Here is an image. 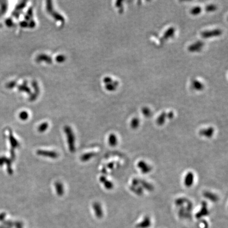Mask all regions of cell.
<instances>
[{
  "instance_id": "1",
  "label": "cell",
  "mask_w": 228,
  "mask_h": 228,
  "mask_svg": "<svg viewBox=\"0 0 228 228\" xmlns=\"http://www.w3.org/2000/svg\"><path fill=\"white\" fill-rule=\"evenodd\" d=\"M65 132L67 136L69 150L73 153L75 151V137L74 134L69 126L65 127Z\"/></svg>"
},
{
  "instance_id": "2",
  "label": "cell",
  "mask_w": 228,
  "mask_h": 228,
  "mask_svg": "<svg viewBox=\"0 0 228 228\" xmlns=\"http://www.w3.org/2000/svg\"><path fill=\"white\" fill-rule=\"evenodd\" d=\"M221 30L219 29H213L212 30H207L201 32L200 33L201 37L205 38H212V37H219L220 35H222Z\"/></svg>"
},
{
  "instance_id": "3",
  "label": "cell",
  "mask_w": 228,
  "mask_h": 228,
  "mask_svg": "<svg viewBox=\"0 0 228 228\" xmlns=\"http://www.w3.org/2000/svg\"><path fill=\"white\" fill-rule=\"evenodd\" d=\"M205 43L202 41H196V42L192 43V45H189L187 49L189 52H191L200 51L203 47Z\"/></svg>"
},
{
  "instance_id": "4",
  "label": "cell",
  "mask_w": 228,
  "mask_h": 228,
  "mask_svg": "<svg viewBox=\"0 0 228 228\" xmlns=\"http://www.w3.org/2000/svg\"><path fill=\"white\" fill-rule=\"evenodd\" d=\"M137 166L143 174H148L152 170L151 166L149 165V164L147 163L146 162H139L137 164Z\"/></svg>"
},
{
  "instance_id": "5",
  "label": "cell",
  "mask_w": 228,
  "mask_h": 228,
  "mask_svg": "<svg viewBox=\"0 0 228 228\" xmlns=\"http://www.w3.org/2000/svg\"><path fill=\"white\" fill-rule=\"evenodd\" d=\"M37 153L38 155L45 156V157H50L51 159H56L59 156L58 154L54 151L39 150V151H37Z\"/></svg>"
},
{
  "instance_id": "6",
  "label": "cell",
  "mask_w": 228,
  "mask_h": 228,
  "mask_svg": "<svg viewBox=\"0 0 228 228\" xmlns=\"http://www.w3.org/2000/svg\"><path fill=\"white\" fill-rule=\"evenodd\" d=\"M194 175L192 172H188L184 178V184L185 186L189 187L193 184Z\"/></svg>"
},
{
  "instance_id": "7",
  "label": "cell",
  "mask_w": 228,
  "mask_h": 228,
  "mask_svg": "<svg viewBox=\"0 0 228 228\" xmlns=\"http://www.w3.org/2000/svg\"><path fill=\"white\" fill-rule=\"evenodd\" d=\"M93 208L95 211V215L96 217L99 219L103 217V210L100 204L98 202H95L93 204Z\"/></svg>"
},
{
  "instance_id": "8",
  "label": "cell",
  "mask_w": 228,
  "mask_h": 228,
  "mask_svg": "<svg viewBox=\"0 0 228 228\" xmlns=\"http://www.w3.org/2000/svg\"><path fill=\"white\" fill-rule=\"evenodd\" d=\"M214 133V130L212 127H209L208 128H205L201 130L200 135L207 138H210L213 136Z\"/></svg>"
},
{
  "instance_id": "9",
  "label": "cell",
  "mask_w": 228,
  "mask_h": 228,
  "mask_svg": "<svg viewBox=\"0 0 228 228\" xmlns=\"http://www.w3.org/2000/svg\"><path fill=\"white\" fill-rule=\"evenodd\" d=\"M151 225V222L149 217H146L142 222L137 224L136 227L138 228H148Z\"/></svg>"
},
{
  "instance_id": "10",
  "label": "cell",
  "mask_w": 228,
  "mask_h": 228,
  "mask_svg": "<svg viewBox=\"0 0 228 228\" xmlns=\"http://www.w3.org/2000/svg\"><path fill=\"white\" fill-rule=\"evenodd\" d=\"M108 144L111 146H115L118 143L117 137L116 135L114 134H110L108 138Z\"/></svg>"
},
{
  "instance_id": "11",
  "label": "cell",
  "mask_w": 228,
  "mask_h": 228,
  "mask_svg": "<svg viewBox=\"0 0 228 228\" xmlns=\"http://www.w3.org/2000/svg\"><path fill=\"white\" fill-rule=\"evenodd\" d=\"M192 86L196 91H202L204 88L203 84L198 80L194 79L192 82Z\"/></svg>"
},
{
  "instance_id": "12",
  "label": "cell",
  "mask_w": 228,
  "mask_h": 228,
  "mask_svg": "<svg viewBox=\"0 0 228 228\" xmlns=\"http://www.w3.org/2000/svg\"><path fill=\"white\" fill-rule=\"evenodd\" d=\"M175 30L174 28L173 27H171V28L168 29L166 31L164 34L163 38L165 40H167L168 39H170L174 35Z\"/></svg>"
},
{
  "instance_id": "13",
  "label": "cell",
  "mask_w": 228,
  "mask_h": 228,
  "mask_svg": "<svg viewBox=\"0 0 228 228\" xmlns=\"http://www.w3.org/2000/svg\"><path fill=\"white\" fill-rule=\"evenodd\" d=\"M56 192L59 196H62L63 194L64 193V186H63V184L60 182H57L55 184Z\"/></svg>"
},
{
  "instance_id": "14",
  "label": "cell",
  "mask_w": 228,
  "mask_h": 228,
  "mask_svg": "<svg viewBox=\"0 0 228 228\" xmlns=\"http://www.w3.org/2000/svg\"><path fill=\"white\" fill-rule=\"evenodd\" d=\"M166 117H167V113L165 112L162 113L157 118V124L159 125H163L165 121Z\"/></svg>"
},
{
  "instance_id": "15",
  "label": "cell",
  "mask_w": 228,
  "mask_h": 228,
  "mask_svg": "<svg viewBox=\"0 0 228 228\" xmlns=\"http://www.w3.org/2000/svg\"><path fill=\"white\" fill-rule=\"evenodd\" d=\"M208 209H207L206 207H203L201 209L200 211L196 214V217L197 218H200V217H202L206 216V215H208Z\"/></svg>"
},
{
  "instance_id": "16",
  "label": "cell",
  "mask_w": 228,
  "mask_h": 228,
  "mask_svg": "<svg viewBox=\"0 0 228 228\" xmlns=\"http://www.w3.org/2000/svg\"><path fill=\"white\" fill-rule=\"evenodd\" d=\"M140 121L138 118H134L131 122V126L133 129H136L140 125Z\"/></svg>"
},
{
  "instance_id": "17",
  "label": "cell",
  "mask_w": 228,
  "mask_h": 228,
  "mask_svg": "<svg viewBox=\"0 0 228 228\" xmlns=\"http://www.w3.org/2000/svg\"><path fill=\"white\" fill-rule=\"evenodd\" d=\"M202 11V8L200 6H196L193 7L190 11V13H191L192 15H196L199 14Z\"/></svg>"
},
{
  "instance_id": "18",
  "label": "cell",
  "mask_w": 228,
  "mask_h": 228,
  "mask_svg": "<svg viewBox=\"0 0 228 228\" xmlns=\"http://www.w3.org/2000/svg\"><path fill=\"white\" fill-rule=\"evenodd\" d=\"M95 155V154L93 153H89L85 154L82 156L81 157V159L82 161L86 162L88 161V160L91 159L92 157H94Z\"/></svg>"
},
{
  "instance_id": "19",
  "label": "cell",
  "mask_w": 228,
  "mask_h": 228,
  "mask_svg": "<svg viewBox=\"0 0 228 228\" xmlns=\"http://www.w3.org/2000/svg\"><path fill=\"white\" fill-rule=\"evenodd\" d=\"M217 6L215 5L211 4V5H208L205 7V11L208 12H211L215 11L217 10Z\"/></svg>"
},
{
  "instance_id": "20",
  "label": "cell",
  "mask_w": 228,
  "mask_h": 228,
  "mask_svg": "<svg viewBox=\"0 0 228 228\" xmlns=\"http://www.w3.org/2000/svg\"><path fill=\"white\" fill-rule=\"evenodd\" d=\"M142 112L143 115H144L146 117H149L151 115V110L149 109V108L144 107L143 108H142Z\"/></svg>"
},
{
  "instance_id": "21",
  "label": "cell",
  "mask_w": 228,
  "mask_h": 228,
  "mask_svg": "<svg viewBox=\"0 0 228 228\" xmlns=\"http://www.w3.org/2000/svg\"><path fill=\"white\" fill-rule=\"evenodd\" d=\"M48 125L47 124H43L40 125L38 128V131L40 133H43L48 129Z\"/></svg>"
},
{
  "instance_id": "22",
  "label": "cell",
  "mask_w": 228,
  "mask_h": 228,
  "mask_svg": "<svg viewBox=\"0 0 228 228\" xmlns=\"http://www.w3.org/2000/svg\"><path fill=\"white\" fill-rule=\"evenodd\" d=\"M104 184H105V186L106 188L107 189H111L112 187H113L112 183L109 181H107L106 182H104Z\"/></svg>"
},
{
  "instance_id": "23",
  "label": "cell",
  "mask_w": 228,
  "mask_h": 228,
  "mask_svg": "<svg viewBox=\"0 0 228 228\" xmlns=\"http://www.w3.org/2000/svg\"><path fill=\"white\" fill-rule=\"evenodd\" d=\"M167 117L168 119H172L174 117V113L172 112H170L167 114Z\"/></svg>"
},
{
  "instance_id": "24",
  "label": "cell",
  "mask_w": 228,
  "mask_h": 228,
  "mask_svg": "<svg viewBox=\"0 0 228 228\" xmlns=\"http://www.w3.org/2000/svg\"><path fill=\"white\" fill-rule=\"evenodd\" d=\"M26 114H22L21 115V118L22 119H26Z\"/></svg>"
}]
</instances>
